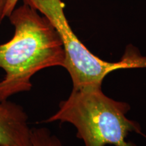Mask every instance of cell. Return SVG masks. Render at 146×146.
<instances>
[{
    "label": "cell",
    "instance_id": "obj_1",
    "mask_svg": "<svg viewBox=\"0 0 146 146\" xmlns=\"http://www.w3.org/2000/svg\"><path fill=\"white\" fill-rule=\"evenodd\" d=\"M14 28L12 38L0 44V101L32 88L31 78L43 69L64 67L61 38L49 20L23 3L8 17Z\"/></svg>",
    "mask_w": 146,
    "mask_h": 146
},
{
    "label": "cell",
    "instance_id": "obj_2",
    "mask_svg": "<svg viewBox=\"0 0 146 146\" xmlns=\"http://www.w3.org/2000/svg\"><path fill=\"white\" fill-rule=\"evenodd\" d=\"M102 85L73 87L66 100L46 123H70L77 130L76 137L85 146H136L127 141L128 135L135 132L146 137L137 122L126 116L130 106L112 100L102 92Z\"/></svg>",
    "mask_w": 146,
    "mask_h": 146
},
{
    "label": "cell",
    "instance_id": "obj_3",
    "mask_svg": "<svg viewBox=\"0 0 146 146\" xmlns=\"http://www.w3.org/2000/svg\"><path fill=\"white\" fill-rule=\"evenodd\" d=\"M45 16L57 31L65 53L64 68L70 74L73 87L102 85L109 73L119 69L146 68V56L136 47H127L121 60L109 62L92 54L73 32L66 17L62 0H23Z\"/></svg>",
    "mask_w": 146,
    "mask_h": 146
},
{
    "label": "cell",
    "instance_id": "obj_4",
    "mask_svg": "<svg viewBox=\"0 0 146 146\" xmlns=\"http://www.w3.org/2000/svg\"><path fill=\"white\" fill-rule=\"evenodd\" d=\"M0 146H31V129L21 105L0 101Z\"/></svg>",
    "mask_w": 146,
    "mask_h": 146
},
{
    "label": "cell",
    "instance_id": "obj_5",
    "mask_svg": "<svg viewBox=\"0 0 146 146\" xmlns=\"http://www.w3.org/2000/svg\"><path fill=\"white\" fill-rule=\"evenodd\" d=\"M31 146H62L59 138L47 128L31 129Z\"/></svg>",
    "mask_w": 146,
    "mask_h": 146
},
{
    "label": "cell",
    "instance_id": "obj_6",
    "mask_svg": "<svg viewBox=\"0 0 146 146\" xmlns=\"http://www.w3.org/2000/svg\"><path fill=\"white\" fill-rule=\"evenodd\" d=\"M18 1H19V0H8V3H7L6 5V8H5V17H8V16L10 15V14L12 13V11H13L16 7V5H17Z\"/></svg>",
    "mask_w": 146,
    "mask_h": 146
},
{
    "label": "cell",
    "instance_id": "obj_7",
    "mask_svg": "<svg viewBox=\"0 0 146 146\" xmlns=\"http://www.w3.org/2000/svg\"><path fill=\"white\" fill-rule=\"evenodd\" d=\"M8 0H0V25L5 18L4 13Z\"/></svg>",
    "mask_w": 146,
    "mask_h": 146
}]
</instances>
